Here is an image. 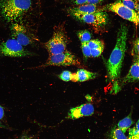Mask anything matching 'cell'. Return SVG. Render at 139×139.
Returning <instances> with one entry per match:
<instances>
[{"instance_id":"obj_9","label":"cell","mask_w":139,"mask_h":139,"mask_svg":"<svg viewBox=\"0 0 139 139\" xmlns=\"http://www.w3.org/2000/svg\"><path fill=\"white\" fill-rule=\"evenodd\" d=\"M139 57H134L133 63L127 75L122 79L120 83L115 84L114 87L119 92V86L121 87L127 84L135 82L139 80Z\"/></svg>"},{"instance_id":"obj_23","label":"cell","mask_w":139,"mask_h":139,"mask_svg":"<svg viewBox=\"0 0 139 139\" xmlns=\"http://www.w3.org/2000/svg\"><path fill=\"white\" fill-rule=\"evenodd\" d=\"M71 2L77 5H81L86 3L88 0H69Z\"/></svg>"},{"instance_id":"obj_6","label":"cell","mask_w":139,"mask_h":139,"mask_svg":"<svg viewBox=\"0 0 139 139\" xmlns=\"http://www.w3.org/2000/svg\"><path fill=\"white\" fill-rule=\"evenodd\" d=\"M0 52L4 56L13 57H21L32 55L31 53L24 48L14 38L2 42L0 44Z\"/></svg>"},{"instance_id":"obj_3","label":"cell","mask_w":139,"mask_h":139,"mask_svg":"<svg viewBox=\"0 0 139 139\" xmlns=\"http://www.w3.org/2000/svg\"><path fill=\"white\" fill-rule=\"evenodd\" d=\"M68 39L63 24L55 27L53 35L45 44L49 55L57 54L66 50Z\"/></svg>"},{"instance_id":"obj_19","label":"cell","mask_w":139,"mask_h":139,"mask_svg":"<svg viewBox=\"0 0 139 139\" xmlns=\"http://www.w3.org/2000/svg\"><path fill=\"white\" fill-rule=\"evenodd\" d=\"M139 39L137 38L133 42L131 54L135 57H139Z\"/></svg>"},{"instance_id":"obj_7","label":"cell","mask_w":139,"mask_h":139,"mask_svg":"<svg viewBox=\"0 0 139 139\" xmlns=\"http://www.w3.org/2000/svg\"><path fill=\"white\" fill-rule=\"evenodd\" d=\"M103 9L116 13L123 19L133 23L136 26L138 24V14L124 6L120 0L108 4Z\"/></svg>"},{"instance_id":"obj_22","label":"cell","mask_w":139,"mask_h":139,"mask_svg":"<svg viewBox=\"0 0 139 139\" xmlns=\"http://www.w3.org/2000/svg\"><path fill=\"white\" fill-rule=\"evenodd\" d=\"M122 3L128 8L135 11V6L133 0H120Z\"/></svg>"},{"instance_id":"obj_1","label":"cell","mask_w":139,"mask_h":139,"mask_svg":"<svg viewBox=\"0 0 139 139\" xmlns=\"http://www.w3.org/2000/svg\"><path fill=\"white\" fill-rule=\"evenodd\" d=\"M33 5V0H0V22L29 27Z\"/></svg>"},{"instance_id":"obj_29","label":"cell","mask_w":139,"mask_h":139,"mask_svg":"<svg viewBox=\"0 0 139 139\" xmlns=\"http://www.w3.org/2000/svg\"><path fill=\"white\" fill-rule=\"evenodd\" d=\"M0 128H6L5 126L1 122H0Z\"/></svg>"},{"instance_id":"obj_25","label":"cell","mask_w":139,"mask_h":139,"mask_svg":"<svg viewBox=\"0 0 139 139\" xmlns=\"http://www.w3.org/2000/svg\"><path fill=\"white\" fill-rule=\"evenodd\" d=\"M71 80L74 82L78 81V78L76 73H72L71 76Z\"/></svg>"},{"instance_id":"obj_17","label":"cell","mask_w":139,"mask_h":139,"mask_svg":"<svg viewBox=\"0 0 139 139\" xmlns=\"http://www.w3.org/2000/svg\"><path fill=\"white\" fill-rule=\"evenodd\" d=\"M88 43L91 49L104 46L103 42L98 39L91 40Z\"/></svg>"},{"instance_id":"obj_26","label":"cell","mask_w":139,"mask_h":139,"mask_svg":"<svg viewBox=\"0 0 139 139\" xmlns=\"http://www.w3.org/2000/svg\"><path fill=\"white\" fill-rule=\"evenodd\" d=\"M4 110L3 107L0 105V120L2 119L4 117Z\"/></svg>"},{"instance_id":"obj_14","label":"cell","mask_w":139,"mask_h":139,"mask_svg":"<svg viewBox=\"0 0 139 139\" xmlns=\"http://www.w3.org/2000/svg\"><path fill=\"white\" fill-rule=\"evenodd\" d=\"M109 139H127L123 132L114 127L110 131L109 135Z\"/></svg>"},{"instance_id":"obj_4","label":"cell","mask_w":139,"mask_h":139,"mask_svg":"<svg viewBox=\"0 0 139 139\" xmlns=\"http://www.w3.org/2000/svg\"><path fill=\"white\" fill-rule=\"evenodd\" d=\"M80 63L73 54L66 50L61 53L49 55L46 62L41 67L49 66H79Z\"/></svg>"},{"instance_id":"obj_28","label":"cell","mask_w":139,"mask_h":139,"mask_svg":"<svg viewBox=\"0 0 139 139\" xmlns=\"http://www.w3.org/2000/svg\"><path fill=\"white\" fill-rule=\"evenodd\" d=\"M19 139H32V138L30 136L24 135L21 136Z\"/></svg>"},{"instance_id":"obj_21","label":"cell","mask_w":139,"mask_h":139,"mask_svg":"<svg viewBox=\"0 0 139 139\" xmlns=\"http://www.w3.org/2000/svg\"><path fill=\"white\" fill-rule=\"evenodd\" d=\"M104 46L91 49V56L93 57L99 56L103 52Z\"/></svg>"},{"instance_id":"obj_18","label":"cell","mask_w":139,"mask_h":139,"mask_svg":"<svg viewBox=\"0 0 139 139\" xmlns=\"http://www.w3.org/2000/svg\"><path fill=\"white\" fill-rule=\"evenodd\" d=\"M81 47L83 55L85 57L88 58L91 56V49L88 42L81 43Z\"/></svg>"},{"instance_id":"obj_15","label":"cell","mask_w":139,"mask_h":139,"mask_svg":"<svg viewBox=\"0 0 139 139\" xmlns=\"http://www.w3.org/2000/svg\"><path fill=\"white\" fill-rule=\"evenodd\" d=\"M77 35L81 43L88 42L91 40L92 37L90 32L86 30L78 31Z\"/></svg>"},{"instance_id":"obj_13","label":"cell","mask_w":139,"mask_h":139,"mask_svg":"<svg viewBox=\"0 0 139 139\" xmlns=\"http://www.w3.org/2000/svg\"><path fill=\"white\" fill-rule=\"evenodd\" d=\"M131 112L126 117L120 120L117 124L118 128L124 133L134 123L132 118Z\"/></svg>"},{"instance_id":"obj_20","label":"cell","mask_w":139,"mask_h":139,"mask_svg":"<svg viewBox=\"0 0 139 139\" xmlns=\"http://www.w3.org/2000/svg\"><path fill=\"white\" fill-rule=\"evenodd\" d=\"M72 73L68 71H64L59 75V77L62 80L67 82L71 80Z\"/></svg>"},{"instance_id":"obj_11","label":"cell","mask_w":139,"mask_h":139,"mask_svg":"<svg viewBox=\"0 0 139 139\" xmlns=\"http://www.w3.org/2000/svg\"><path fill=\"white\" fill-rule=\"evenodd\" d=\"M99 10L96 5L85 4L73 8H69L68 10L69 13H72L81 14H88Z\"/></svg>"},{"instance_id":"obj_12","label":"cell","mask_w":139,"mask_h":139,"mask_svg":"<svg viewBox=\"0 0 139 139\" xmlns=\"http://www.w3.org/2000/svg\"><path fill=\"white\" fill-rule=\"evenodd\" d=\"M78 78V81L83 82L95 78L98 74L90 72L86 70L81 69L78 70L76 73Z\"/></svg>"},{"instance_id":"obj_2","label":"cell","mask_w":139,"mask_h":139,"mask_svg":"<svg viewBox=\"0 0 139 139\" xmlns=\"http://www.w3.org/2000/svg\"><path fill=\"white\" fill-rule=\"evenodd\" d=\"M128 30L125 25H121L118 32L116 44L107 62L106 65L108 77L112 81L120 76L125 53Z\"/></svg>"},{"instance_id":"obj_5","label":"cell","mask_w":139,"mask_h":139,"mask_svg":"<svg viewBox=\"0 0 139 139\" xmlns=\"http://www.w3.org/2000/svg\"><path fill=\"white\" fill-rule=\"evenodd\" d=\"M76 19L83 23L91 25L96 28L104 27L108 21L107 13L102 10H99L88 14L77 13H69Z\"/></svg>"},{"instance_id":"obj_10","label":"cell","mask_w":139,"mask_h":139,"mask_svg":"<svg viewBox=\"0 0 139 139\" xmlns=\"http://www.w3.org/2000/svg\"><path fill=\"white\" fill-rule=\"evenodd\" d=\"M94 108L90 103L83 104L77 107L72 108L68 114V118L76 119L84 116H90L94 113Z\"/></svg>"},{"instance_id":"obj_27","label":"cell","mask_w":139,"mask_h":139,"mask_svg":"<svg viewBox=\"0 0 139 139\" xmlns=\"http://www.w3.org/2000/svg\"><path fill=\"white\" fill-rule=\"evenodd\" d=\"M134 1L135 6V11L139 14L138 0H134Z\"/></svg>"},{"instance_id":"obj_24","label":"cell","mask_w":139,"mask_h":139,"mask_svg":"<svg viewBox=\"0 0 139 139\" xmlns=\"http://www.w3.org/2000/svg\"><path fill=\"white\" fill-rule=\"evenodd\" d=\"M103 0H88L86 4H89L95 5L100 3Z\"/></svg>"},{"instance_id":"obj_16","label":"cell","mask_w":139,"mask_h":139,"mask_svg":"<svg viewBox=\"0 0 139 139\" xmlns=\"http://www.w3.org/2000/svg\"><path fill=\"white\" fill-rule=\"evenodd\" d=\"M139 122L138 120L135 126L129 129L128 138L127 139H139Z\"/></svg>"},{"instance_id":"obj_8","label":"cell","mask_w":139,"mask_h":139,"mask_svg":"<svg viewBox=\"0 0 139 139\" xmlns=\"http://www.w3.org/2000/svg\"><path fill=\"white\" fill-rule=\"evenodd\" d=\"M13 38L23 46L32 44L36 40L34 35L30 31L29 27L14 25L10 27Z\"/></svg>"}]
</instances>
